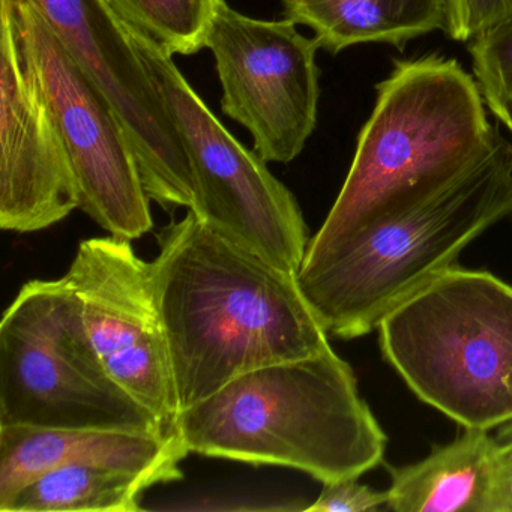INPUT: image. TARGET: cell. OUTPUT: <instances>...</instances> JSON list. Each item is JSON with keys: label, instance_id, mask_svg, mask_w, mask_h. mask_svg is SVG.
Here are the masks:
<instances>
[{"label": "cell", "instance_id": "1", "mask_svg": "<svg viewBox=\"0 0 512 512\" xmlns=\"http://www.w3.org/2000/svg\"><path fill=\"white\" fill-rule=\"evenodd\" d=\"M158 244L152 277L181 412L248 371L332 349L296 274L227 241L193 211L164 227Z\"/></svg>", "mask_w": 512, "mask_h": 512}, {"label": "cell", "instance_id": "2", "mask_svg": "<svg viewBox=\"0 0 512 512\" xmlns=\"http://www.w3.org/2000/svg\"><path fill=\"white\" fill-rule=\"evenodd\" d=\"M487 110L475 77L455 59H395L376 86L346 181L301 268L418 205L484 157L500 133Z\"/></svg>", "mask_w": 512, "mask_h": 512}, {"label": "cell", "instance_id": "3", "mask_svg": "<svg viewBox=\"0 0 512 512\" xmlns=\"http://www.w3.org/2000/svg\"><path fill=\"white\" fill-rule=\"evenodd\" d=\"M178 433L190 452L290 467L323 484L379 466L388 443L352 367L332 349L235 377L182 410Z\"/></svg>", "mask_w": 512, "mask_h": 512}, {"label": "cell", "instance_id": "4", "mask_svg": "<svg viewBox=\"0 0 512 512\" xmlns=\"http://www.w3.org/2000/svg\"><path fill=\"white\" fill-rule=\"evenodd\" d=\"M509 215L512 142L499 133L490 151L454 181L299 269V287L328 334L362 337Z\"/></svg>", "mask_w": 512, "mask_h": 512}, {"label": "cell", "instance_id": "5", "mask_svg": "<svg viewBox=\"0 0 512 512\" xmlns=\"http://www.w3.org/2000/svg\"><path fill=\"white\" fill-rule=\"evenodd\" d=\"M379 329L383 358L413 394L464 428L512 421V287L452 266Z\"/></svg>", "mask_w": 512, "mask_h": 512}, {"label": "cell", "instance_id": "6", "mask_svg": "<svg viewBox=\"0 0 512 512\" xmlns=\"http://www.w3.org/2000/svg\"><path fill=\"white\" fill-rule=\"evenodd\" d=\"M5 425L166 436L155 416L107 371L67 277L29 281L5 311L0 427Z\"/></svg>", "mask_w": 512, "mask_h": 512}, {"label": "cell", "instance_id": "7", "mask_svg": "<svg viewBox=\"0 0 512 512\" xmlns=\"http://www.w3.org/2000/svg\"><path fill=\"white\" fill-rule=\"evenodd\" d=\"M125 29L190 161V211L227 241L298 275L310 238L295 196L215 118L169 50L131 26Z\"/></svg>", "mask_w": 512, "mask_h": 512}, {"label": "cell", "instance_id": "8", "mask_svg": "<svg viewBox=\"0 0 512 512\" xmlns=\"http://www.w3.org/2000/svg\"><path fill=\"white\" fill-rule=\"evenodd\" d=\"M0 16L28 53L64 143L80 208L116 238L154 226L136 155L110 101L26 0H0Z\"/></svg>", "mask_w": 512, "mask_h": 512}, {"label": "cell", "instance_id": "9", "mask_svg": "<svg viewBox=\"0 0 512 512\" xmlns=\"http://www.w3.org/2000/svg\"><path fill=\"white\" fill-rule=\"evenodd\" d=\"M223 86L224 115L244 125L266 163H292L317 124V41L296 23L244 16L220 0L206 38Z\"/></svg>", "mask_w": 512, "mask_h": 512}, {"label": "cell", "instance_id": "10", "mask_svg": "<svg viewBox=\"0 0 512 512\" xmlns=\"http://www.w3.org/2000/svg\"><path fill=\"white\" fill-rule=\"evenodd\" d=\"M65 277L82 302L86 329L107 371L155 416L166 436L178 433L181 407L151 263L137 256L128 239H86Z\"/></svg>", "mask_w": 512, "mask_h": 512}, {"label": "cell", "instance_id": "11", "mask_svg": "<svg viewBox=\"0 0 512 512\" xmlns=\"http://www.w3.org/2000/svg\"><path fill=\"white\" fill-rule=\"evenodd\" d=\"M112 104L136 155L149 199L188 208L190 161L124 22L107 0H26Z\"/></svg>", "mask_w": 512, "mask_h": 512}, {"label": "cell", "instance_id": "12", "mask_svg": "<svg viewBox=\"0 0 512 512\" xmlns=\"http://www.w3.org/2000/svg\"><path fill=\"white\" fill-rule=\"evenodd\" d=\"M0 227L31 233L80 208L79 188L28 53L0 16Z\"/></svg>", "mask_w": 512, "mask_h": 512}, {"label": "cell", "instance_id": "13", "mask_svg": "<svg viewBox=\"0 0 512 512\" xmlns=\"http://www.w3.org/2000/svg\"><path fill=\"white\" fill-rule=\"evenodd\" d=\"M187 446L175 436L94 428L0 427V511L20 490L50 470L68 464L101 463L182 479Z\"/></svg>", "mask_w": 512, "mask_h": 512}, {"label": "cell", "instance_id": "14", "mask_svg": "<svg viewBox=\"0 0 512 512\" xmlns=\"http://www.w3.org/2000/svg\"><path fill=\"white\" fill-rule=\"evenodd\" d=\"M386 508L398 512L500 511V442L466 428L427 457L391 469Z\"/></svg>", "mask_w": 512, "mask_h": 512}, {"label": "cell", "instance_id": "15", "mask_svg": "<svg viewBox=\"0 0 512 512\" xmlns=\"http://www.w3.org/2000/svg\"><path fill=\"white\" fill-rule=\"evenodd\" d=\"M283 11L310 28L331 55L368 43L403 52L410 41L445 26V0H283Z\"/></svg>", "mask_w": 512, "mask_h": 512}, {"label": "cell", "instance_id": "16", "mask_svg": "<svg viewBox=\"0 0 512 512\" xmlns=\"http://www.w3.org/2000/svg\"><path fill=\"white\" fill-rule=\"evenodd\" d=\"M167 482L161 473L116 464H68L16 494L5 512H134L140 494Z\"/></svg>", "mask_w": 512, "mask_h": 512}, {"label": "cell", "instance_id": "17", "mask_svg": "<svg viewBox=\"0 0 512 512\" xmlns=\"http://www.w3.org/2000/svg\"><path fill=\"white\" fill-rule=\"evenodd\" d=\"M125 25L169 50L190 56L206 47L220 0H107Z\"/></svg>", "mask_w": 512, "mask_h": 512}, {"label": "cell", "instance_id": "18", "mask_svg": "<svg viewBox=\"0 0 512 512\" xmlns=\"http://www.w3.org/2000/svg\"><path fill=\"white\" fill-rule=\"evenodd\" d=\"M469 55L488 112L511 133L512 20L470 41Z\"/></svg>", "mask_w": 512, "mask_h": 512}, {"label": "cell", "instance_id": "19", "mask_svg": "<svg viewBox=\"0 0 512 512\" xmlns=\"http://www.w3.org/2000/svg\"><path fill=\"white\" fill-rule=\"evenodd\" d=\"M512 20V0H445V31L449 40L470 43Z\"/></svg>", "mask_w": 512, "mask_h": 512}, {"label": "cell", "instance_id": "20", "mask_svg": "<svg viewBox=\"0 0 512 512\" xmlns=\"http://www.w3.org/2000/svg\"><path fill=\"white\" fill-rule=\"evenodd\" d=\"M320 496L307 511L313 512H367L377 511L388 503L386 491H376L365 484H359L358 478L323 484Z\"/></svg>", "mask_w": 512, "mask_h": 512}, {"label": "cell", "instance_id": "21", "mask_svg": "<svg viewBox=\"0 0 512 512\" xmlns=\"http://www.w3.org/2000/svg\"><path fill=\"white\" fill-rule=\"evenodd\" d=\"M500 442V511L512 512V421L502 425Z\"/></svg>", "mask_w": 512, "mask_h": 512}, {"label": "cell", "instance_id": "22", "mask_svg": "<svg viewBox=\"0 0 512 512\" xmlns=\"http://www.w3.org/2000/svg\"><path fill=\"white\" fill-rule=\"evenodd\" d=\"M511 134H512V131H511ZM511 142H512V140H511Z\"/></svg>", "mask_w": 512, "mask_h": 512}]
</instances>
